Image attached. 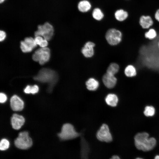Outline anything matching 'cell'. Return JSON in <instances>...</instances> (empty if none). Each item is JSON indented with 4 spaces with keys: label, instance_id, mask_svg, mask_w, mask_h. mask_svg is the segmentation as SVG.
Returning <instances> with one entry per match:
<instances>
[{
    "label": "cell",
    "instance_id": "obj_1",
    "mask_svg": "<svg viewBox=\"0 0 159 159\" xmlns=\"http://www.w3.org/2000/svg\"><path fill=\"white\" fill-rule=\"evenodd\" d=\"M134 143L136 148L143 151L153 149L156 144V140L153 137L149 138V134L146 132L138 133L134 137Z\"/></svg>",
    "mask_w": 159,
    "mask_h": 159
},
{
    "label": "cell",
    "instance_id": "obj_2",
    "mask_svg": "<svg viewBox=\"0 0 159 159\" xmlns=\"http://www.w3.org/2000/svg\"><path fill=\"white\" fill-rule=\"evenodd\" d=\"M36 81L43 83H48L50 88H52L53 85L57 82L58 76L54 70L44 68L41 69L37 74L34 77Z\"/></svg>",
    "mask_w": 159,
    "mask_h": 159
},
{
    "label": "cell",
    "instance_id": "obj_3",
    "mask_svg": "<svg viewBox=\"0 0 159 159\" xmlns=\"http://www.w3.org/2000/svg\"><path fill=\"white\" fill-rule=\"evenodd\" d=\"M81 134L76 131L72 124L66 123L63 125L61 131L58 135L61 140H67L75 139L81 136Z\"/></svg>",
    "mask_w": 159,
    "mask_h": 159
},
{
    "label": "cell",
    "instance_id": "obj_4",
    "mask_svg": "<svg viewBox=\"0 0 159 159\" xmlns=\"http://www.w3.org/2000/svg\"><path fill=\"white\" fill-rule=\"evenodd\" d=\"M54 29L51 24L48 21H46L43 24H40L37 26V29L34 32L35 37L42 36L44 39L50 40L52 38L54 34Z\"/></svg>",
    "mask_w": 159,
    "mask_h": 159
},
{
    "label": "cell",
    "instance_id": "obj_5",
    "mask_svg": "<svg viewBox=\"0 0 159 159\" xmlns=\"http://www.w3.org/2000/svg\"><path fill=\"white\" fill-rule=\"evenodd\" d=\"M32 141L26 131L20 132L14 140V144L18 148L25 150L30 148L32 145Z\"/></svg>",
    "mask_w": 159,
    "mask_h": 159
},
{
    "label": "cell",
    "instance_id": "obj_6",
    "mask_svg": "<svg viewBox=\"0 0 159 159\" xmlns=\"http://www.w3.org/2000/svg\"><path fill=\"white\" fill-rule=\"evenodd\" d=\"M50 57V50L49 48L41 47L37 50L32 56L33 59L38 62L41 65H43L48 62Z\"/></svg>",
    "mask_w": 159,
    "mask_h": 159
},
{
    "label": "cell",
    "instance_id": "obj_7",
    "mask_svg": "<svg viewBox=\"0 0 159 159\" xmlns=\"http://www.w3.org/2000/svg\"><path fill=\"white\" fill-rule=\"evenodd\" d=\"M122 34L120 30L114 28L109 29L105 34V38L108 43L111 45L119 44L122 39Z\"/></svg>",
    "mask_w": 159,
    "mask_h": 159
},
{
    "label": "cell",
    "instance_id": "obj_8",
    "mask_svg": "<svg viewBox=\"0 0 159 159\" xmlns=\"http://www.w3.org/2000/svg\"><path fill=\"white\" fill-rule=\"evenodd\" d=\"M96 137L101 142L110 143L112 141V136L107 125L103 124L102 125L97 132Z\"/></svg>",
    "mask_w": 159,
    "mask_h": 159
},
{
    "label": "cell",
    "instance_id": "obj_9",
    "mask_svg": "<svg viewBox=\"0 0 159 159\" xmlns=\"http://www.w3.org/2000/svg\"><path fill=\"white\" fill-rule=\"evenodd\" d=\"M37 45L34 39L31 37L26 38L20 42L21 49L24 53L31 52Z\"/></svg>",
    "mask_w": 159,
    "mask_h": 159
},
{
    "label": "cell",
    "instance_id": "obj_10",
    "mask_svg": "<svg viewBox=\"0 0 159 159\" xmlns=\"http://www.w3.org/2000/svg\"><path fill=\"white\" fill-rule=\"evenodd\" d=\"M117 79L115 75L106 73L105 74L102 78L103 84L106 87L109 89H112L115 86Z\"/></svg>",
    "mask_w": 159,
    "mask_h": 159
},
{
    "label": "cell",
    "instance_id": "obj_11",
    "mask_svg": "<svg viewBox=\"0 0 159 159\" xmlns=\"http://www.w3.org/2000/svg\"><path fill=\"white\" fill-rule=\"evenodd\" d=\"M10 105L12 109L14 111L21 110L24 108V102L19 97L15 95L10 99Z\"/></svg>",
    "mask_w": 159,
    "mask_h": 159
},
{
    "label": "cell",
    "instance_id": "obj_12",
    "mask_svg": "<svg viewBox=\"0 0 159 159\" xmlns=\"http://www.w3.org/2000/svg\"><path fill=\"white\" fill-rule=\"evenodd\" d=\"M139 22L140 26L144 29H148L154 24L151 17L148 15H142L140 17Z\"/></svg>",
    "mask_w": 159,
    "mask_h": 159
},
{
    "label": "cell",
    "instance_id": "obj_13",
    "mask_svg": "<svg viewBox=\"0 0 159 159\" xmlns=\"http://www.w3.org/2000/svg\"><path fill=\"white\" fill-rule=\"evenodd\" d=\"M25 122L24 117L16 114L13 115L11 118V123L12 127L14 129H19Z\"/></svg>",
    "mask_w": 159,
    "mask_h": 159
},
{
    "label": "cell",
    "instance_id": "obj_14",
    "mask_svg": "<svg viewBox=\"0 0 159 159\" xmlns=\"http://www.w3.org/2000/svg\"><path fill=\"white\" fill-rule=\"evenodd\" d=\"M95 44L91 42H88L82 48L81 52L83 55L87 58L92 57L94 54V47Z\"/></svg>",
    "mask_w": 159,
    "mask_h": 159
},
{
    "label": "cell",
    "instance_id": "obj_15",
    "mask_svg": "<svg viewBox=\"0 0 159 159\" xmlns=\"http://www.w3.org/2000/svg\"><path fill=\"white\" fill-rule=\"evenodd\" d=\"M81 158L82 159H87L88 154L89 150L88 143L82 135H81Z\"/></svg>",
    "mask_w": 159,
    "mask_h": 159
},
{
    "label": "cell",
    "instance_id": "obj_16",
    "mask_svg": "<svg viewBox=\"0 0 159 159\" xmlns=\"http://www.w3.org/2000/svg\"><path fill=\"white\" fill-rule=\"evenodd\" d=\"M105 100L106 104L112 107L116 106L118 101L117 95L113 93L108 94L106 97Z\"/></svg>",
    "mask_w": 159,
    "mask_h": 159
},
{
    "label": "cell",
    "instance_id": "obj_17",
    "mask_svg": "<svg viewBox=\"0 0 159 159\" xmlns=\"http://www.w3.org/2000/svg\"><path fill=\"white\" fill-rule=\"evenodd\" d=\"M85 84L87 89L91 91L96 90L99 85L98 81L93 78L89 79L86 82Z\"/></svg>",
    "mask_w": 159,
    "mask_h": 159
},
{
    "label": "cell",
    "instance_id": "obj_18",
    "mask_svg": "<svg viewBox=\"0 0 159 159\" xmlns=\"http://www.w3.org/2000/svg\"><path fill=\"white\" fill-rule=\"evenodd\" d=\"M114 15L115 18L117 20L120 21H123L127 18L129 14L127 11L120 9L116 11Z\"/></svg>",
    "mask_w": 159,
    "mask_h": 159
},
{
    "label": "cell",
    "instance_id": "obj_19",
    "mask_svg": "<svg viewBox=\"0 0 159 159\" xmlns=\"http://www.w3.org/2000/svg\"><path fill=\"white\" fill-rule=\"evenodd\" d=\"M125 75L128 77H132L137 74V70L133 65L130 64L127 65L125 68L124 71Z\"/></svg>",
    "mask_w": 159,
    "mask_h": 159
},
{
    "label": "cell",
    "instance_id": "obj_20",
    "mask_svg": "<svg viewBox=\"0 0 159 159\" xmlns=\"http://www.w3.org/2000/svg\"><path fill=\"white\" fill-rule=\"evenodd\" d=\"M91 7V5L90 3L86 0L80 1L78 5V10L82 12L88 11L90 9Z\"/></svg>",
    "mask_w": 159,
    "mask_h": 159
},
{
    "label": "cell",
    "instance_id": "obj_21",
    "mask_svg": "<svg viewBox=\"0 0 159 159\" xmlns=\"http://www.w3.org/2000/svg\"><path fill=\"white\" fill-rule=\"evenodd\" d=\"M119 66L117 64L115 63H111L107 68L106 72L115 75L119 71Z\"/></svg>",
    "mask_w": 159,
    "mask_h": 159
},
{
    "label": "cell",
    "instance_id": "obj_22",
    "mask_svg": "<svg viewBox=\"0 0 159 159\" xmlns=\"http://www.w3.org/2000/svg\"><path fill=\"white\" fill-rule=\"evenodd\" d=\"M144 36L146 38L150 40H153L157 37V33L155 29L150 28L145 33Z\"/></svg>",
    "mask_w": 159,
    "mask_h": 159
},
{
    "label": "cell",
    "instance_id": "obj_23",
    "mask_svg": "<svg viewBox=\"0 0 159 159\" xmlns=\"http://www.w3.org/2000/svg\"><path fill=\"white\" fill-rule=\"evenodd\" d=\"M92 16L95 19L100 21L103 18L104 14L100 9L96 8L93 11Z\"/></svg>",
    "mask_w": 159,
    "mask_h": 159
},
{
    "label": "cell",
    "instance_id": "obj_24",
    "mask_svg": "<svg viewBox=\"0 0 159 159\" xmlns=\"http://www.w3.org/2000/svg\"><path fill=\"white\" fill-rule=\"evenodd\" d=\"M39 89L38 86L36 85H34L33 86L28 85L24 89V92L26 94L31 93L34 94L38 92Z\"/></svg>",
    "mask_w": 159,
    "mask_h": 159
},
{
    "label": "cell",
    "instance_id": "obj_25",
    "mask_svg": "<svg viewBox=\"0 0 159 159\" xmlns=\"http://www.w3.org/2000/svg\"><path fill=\"white\" fill-rule=\"evenodd\" d=\"M155 113L154 107L152 106H147L145 107L144 111V115L147 117L153 116Z\"/></svg>",
    "mask_w": 159,
    "mask_h": 159
},
{
    "label": "cell",
    "instance_id": "obj_26",
    "mask_svg": "<svg viewBox=\"0 0 159 159\" xmlns=\"http://www.w3.org/2000/svg\"><path fill=\"white\" fill-rule=\"evenodd\" d=\"M9 143L6 139L1 140L0 143V149L1 150H4L8 149L9 147Z\"/></svg>",
    "mask_w": 159,
    "mask_h": 159
},
{
    "label": "cell",
    "instance_id": "obj_27",
    "mask_svg": "<svg viewBox=\"0 0 159 159\" xmlns=\"http://www.w3.org/2000/svg\"><path fill=\"white\" fill-rule=\"evenodd\" d=\"M7 97L4 93H1L0 94V102L1 103H4L6 100Z\"/></svg>",
    "mask_w": 159,
    "mask_h": 159
},
{
    "label": "cell",
    "instance_id": "obj_28",
    "mask_svg": "<svg viewBox=\"0 0 159 159\" xmlns=\"http://www.w3.org/2000/svg\"><path fill=\"white\" fill-rule=\"evenodd\" d=\"M43 40V38L41 36L35 37L34 38L35 42L37 45H39Z\"/></svg>",
    "mask_w": 159,
    "mask_h": 159
},
{
    "label": "cell",
    "instance_id": "obj_29",
    "mask_svg": "<svg viewBox=\"0 0 159 159\" xmlns=\"http://www.w3.org/2000/svg\"><path fill=\"white\" fill-rule=\"evenodd\" d=\"M6 34L5 32L3 31H0V41L1 42L3 41L5 38Z\"/></svg>",
    "mask_w": 159,
    "mask_h": 159
},
{
    "label": "cell",
    "instance_id": "obj_30",
    "mask_svg": "<svg viewBox=\"0 0 159 159\" xmlns=\"http://www.w3.org/2000/svg\"><path fill=\"white\" fill-rule=\"evenodd\" d=\"M48 44V43L47 40L44 39L43 40L39 45L41 47H47Z\"/></svg>",
    "mask_w": 159,
    "mask_h": 159
},
{
    "label": "cell",
    "instance_id": "obj_31",
    "mask_svg": "<svg viewBox=\"0 0 159 159\" xmlns=\"http://www.w3.org/2000/svg\"><path fill=\"white\" fill-rule=\"evenodd\" d=\"M154 18L155 19L159 22V9L156 11L154 14Z\"/></svg>",
    "mask_w": 159,
    "mask_h": 159
},
{
    "label": "cell",
    "instance_id": "obj_32",
    "mask_svg": "<svg viewBox=\"0 0 159 159\" xmlns=\"http://www.w3.org/2000/svg\"><path fill=\"white\" fill-rule=\"evenodd\" d=\"M110 159H121L120 157L117 155L112 156Z\"/></svg>",
    "mask_w": 159,
    "mask_h": 159
},
{
    "label": "cell",
    "instance_id": "obj_33",
    "mask_svg": "<svg viewBox=\"0 0 159 159\" xmlns=\"http://www.w3.org/2000/svg\"><path fill=\"white\" fill-rule=\"evenodd\" d=\"M6 0H0V4H2L4 3Z\"/></svg>",
    "mask_w": 159,
    "mask_h": 159
},
{
    "label": "cell",
    "instance_id": "obj_34",
    "mask_svg": "<svg viewBox=\"0 0 159 159\" xmlns=\"http://www.w3.org/2000/svg\"><path fill=\"white\" fill-rule=\"evenodd\" d=\"M154 159H159V155H156L155 156Z\"/></svg>",
    "mask_w": 159,
    "mask_h": 159
},
{
    "label": "cell",
    "instance_id": "obj_35",
    "mask_svg": "<svg viewBox=\"0 0 159 159\" xmlns=\"http://www.w3.org/2000/svg\"><path fill=\"white\" fill-rule=\"evenodd\" d=\"M157 45L158 48L159 49V40L157 42Z\"/></svg>",
    "mask_w": 159,
    "mask_h": 159
},
{
    "label": "cell",
    "instance_id": "obj_36",
    "mask_svg": "<svg viewBox=\"0 0 159 159\" xmlns=\"http://www.w3.org/2000/svg\"><path fill=\"white\" fill-rule=\"evenodd\" d=\"M135 159H143L140 158L138 157V158H136Z\"/></svg>",
    "mask_w": 159,
    "mask_h": 159
}]
</instances>
